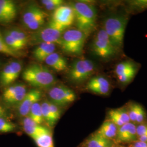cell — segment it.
<instances>
[{
  "label": "cell",
  "instance_id": "obj_4",
  "mask_svg": "<svg viewBox=\"0 0 147 147\" xmlns=\"http://www.w3.org/2000/svg\"><path fill=\"white\" fill-rule=\"evenodd\" d=\"M65 30V28L51 20L33 33L29 42L33 45H38L42 42L58 43L59 44L61 37Z\"/></svg>",
  "mask_w": 147,
  "mask_h": 147
},
{
  "label": "cell",
  "instance_id": "obj_17",
  "mask_svg": "<svg viewBox=\"0 0 147 147\" xmlns=\"http://www.w3.org/2000/svg\"><path fill=\"white\" fill-rule=\"evenodd\" d=\"M56 44L50 42H42L37 45L34 49L33 55L39 62H44L51 54L55 52Z\"/></svg>",
  "mask_w": 147,
  "mask_h": 147
},
{
  "label": "cell",
  "instance_id": "obj_34",
  "mask_svg": "<svg viewBox=\"0 0 147 147\" xmlns=\"http://www.w3.org/2000/svg\"><path fill=\"white\" fill-rule=\"evenodd\" d=\"M136 132L137 138L140 136H147V123L145 122L136 125Z\"/></svg>",
  "mask_w": 147,
  "mask_h": 147
},
{
  "label": "cell",
  "instance_id": "obj_9",
  "mask_svg": "<svg viewBox=\"0 0 147 147\" xmlns=\"http://www.w3.org/2000/svg\"><path fill=\"white\" fill-rule=\"evenodd\" d=\"M48 95L51 102L58 106L68 105L76 99V95L73 90L62 86L53 87L49 90Z\"/></svg>",
  "mask_w": 147,
  "mask_h": 147
},
{
  "label": "cell",
  "instance_id": "obj_6",
  "mask_svg": "<svg viewBox=\"0 0 147 147\" xmlns=\"http://www.w3.org/2000/svg\"><path fill=\"white\" fill-rule=\"evenodd\" d=\"M117 50L104 30L97 33L92 44V51L95 55L101 58H110L116 55Z\"/></svg>",
  "mask_w": 147,
  "mask_h": 147
},
{
  "label": "cell",
  "instance_id": "obj_27",
  "mask_svg": "<svg viewBox=\"0 0 147 147\" xmlns=\"http://www.w3.org/2000/svg\"><path fill=\"white\" fill-rule=\"evenodd\" d=\"M34 140L38 147H54L53 137L50 131L37 137Z\"/></svg>",
  "mask_w": 147,
  "mask_h": 147
},
{
  "label": "cell",
  "instance_id": "obj_1",
  "mask_svg": "<svg viewBox=\"0 0 147 147\" xmlns=\"http://www.w3.org/2000/svg\"><path fill=\"white\" fill-rule=\"evenodd\" d=\"M22 77L27 83L38 88H49L56 82L55 77L50 70L38 64L27 67L23 71Z\"/></svg>",
  "mask_w": 147,
  "mask_h": 147
},
{
  "label": "cell",
  "instance_id": "obj_13",
  "mask_svg": "<svg viewBox=\"0 0 147 147\" xmlns=\"http://www.w3.org/2000/svg\"><path fill=\"white\" fill-rule=\"evenodd\" d=\"M137 141L136 124L129 122L118 127L115 142L119 143H134Z\"/></svg>",
  "mask_w": 147,
  "mask_h": 147
},
{
  "label": "cell",
  "instance_id": "obj_39",
  "mask_svg": "<svg viewBox=\"0 0 147 147\" xmlns=\"http://www.w3.org/2000/svg\"><path fill=\"white\" fill-rule=\"evenodd\" d=\"M129 147H130V146H129Z\"/></svg>",
  "mask_w": 147,
  "mask_h": 147
},
{
  "label": "cell",
  "instance_id": "obj_14",
  "mask_svg": "<svg viewBox=\"0 0 147 147\" xmlns=\"http://www.w3.org/2000/svg\"><path fill=\"white\" fill-rule=\"evenodd\" d=\"M17 16V7L11 0H0V24H8Z\"/></svg>",
  "mask_w": 147,
  "mask_h": 147
},
{
  "label": "cell",
  "instance_id": "obj_24",
  "mask_svg": "<svg viewBox=\"0 0 147 147\" xmlns=\"http://www.w3.org/2000/svg\"><path fill=\"white\" fill-rule=\"evenodd\" d=\"M26 91V87L24 84H18L13 85H10L6 87V88L5 89L3 93V100L5 102L11 97L20 93Z\"/></svg>",
  "mask_w": 147,
  "mask_h": 147
},
{
  "label": "cell",
  "instance_id": "obj_22",
  "mask_svg": "<svg viewBox=\"0 0 147 147\" xmlns=\"http://www.w3.org/2000/svg\"><path fill=\"white\" fill-rule=\"evenodd\" d=\"M115 143L95 132L86 140L84 147H111Z\"/></svg>",
  "mask_w": 147,
  "mask_h": 147
},
{
  "label": "cell",
  "instance_id": "obj_10",
  "mask_svg": "<svg viewBox=\"0 0 147 147\" xmlns=\"http://www.w3.org/2000/svg\"><path fill=\"white\" fill-rule=\"evenodd\" d=\"M22 71V65L19 61H11L7 64L0 74V84L8 87L15 82Z\"/></svg>",
  "mask_w": 147,
  "mask_h": 147
},
{
  "label": "cell",
  "instance_id": "obj_15",
  "mask_svg": "<svg viewBox=\"0 0 147 147\" xmlns=\"http://www.w3.org/2000/svg\"><path fill=\"white\" fill-rule=\"evenodd\" d=\"M87 89L95 94L106 95L110 90V84L103 76H95L89 80L87 84Z\"/></svg>",
  "mask_w": 147,
  "mask_h": 147
},
{
  "label": "cell",
  "instance_id": "obj_38",
  "mask_svg": "<svg viewBox=\"0 0 147 147\" xmlns=\"http://www.w3.org/2000/svg\"><path fill=\"white\" fill-rule=\"evenodd\" d=\"M111 147H121V146L120 145H118V144H117L116 143H114V144Z\"/></svg>",
  "mask_w": 147,
  "mask_h": 147
},
{
  "label": "cell",
  "instance_id": "obj_31",
  "mask_svg": "<svg viewBox=\"0 0 147 147\" xmlns=\"http://www.w3.org/2000/svg\"><path fill=\"white\" fill-rule=\"evenodd\" d=\"M16 129L15 124L7 121L5 118H0V132H11L14 131Z\"/></svg>",
  "mask_w": 147,
  "mask_h": 147
},
{
  "label": "cell",
  "instance_id": "obj_32",
  "mask_svg": "<svg viewBox=\"0 0 147 147\" xmlns=\"http://www.w3.org/2000/svg\"><path fill=\"white\" fill-rule=\"evenodd\" d=\"M41 2L49 11H55L63 3L62 0H43Z\"/></svg>",
  "mask_w": 147,
  "mask_h": 147
},
{
  "label": "cell",
  "instance_id": "obj_12",
  "mask_svg": "<svg viewBox=\"0 0 147 147\" xmlns=\"http://www.w3.org/2000/svg\"><path fill=\"white\" fill-rule=\"evenodd\" d=\"M42 96V93L38 89H32L27 92L23 100L17 105L18 114L23 117L28 116L32 106L39 102Z\"/></svg>",
  "mask_w": 147,
  "mask_h": 147
},
{
  "label": "cell",
  "instance_id": "obj_2",
  "mask_svg": "<svg viewBox=\"0 0 147 147\" xmlns=\"http://www.w3.org/2000/svg\"><path fill=\"white\" fill-rule=\"evenodd\" d=\"M78 29L87 34L94 28L96 11L93 5L84 2H76L72 6Z\"/></svg>",
  "mask_w": 147,
  "mask_h": 147
},
{
  "label": "cell",
  "instance_id": "obj_7",
  "mask_svg": "<svg viewBox=\"0 0 147 147\" xmlns=\"http://www.w3.org/2000/svg\"><path fill=\"white\" fill-rule=\"evenodd\" d=\"M47 14L36 5H29L22 15V22L28 29L36 31L45 25Z\"/></svg>",
  "mask_w": 147,
  "mask_h": 147
},
{
  "label": "cell",
  "instance_id": "obj_33",
  "mask_svg": "<svg viewBox=\"0 0 147 147\" xmlns=\"http://www.w3.org/2000/svg\"><path fill=\"white\" fill-rule=\"evenodd\" d=\"M49 107H50L51 115L53 116V119L55 123L56 124V123L60 118L61 114V111L59 108L58 106L55 104L51 101H49Z\"/></svg>",
  "mask_w": 147,
  "mask_h": 147
},
{
  "label": "cell",
  "instance_id": "obj_21",
  "mask_svg": "<svg viewBox=\"0 0 147 147\" xmlns=\"http://www.w3.org/2000/svg\"><path fill=\"white\" fill-rule=\"evenodd\" d=\"M118 127L109 120L105 121L96 132L106 138L111 140L115 142Z\"/></svg>",
  "mask_w": 147,
  "mask_h": 147
},
{
  "label": "cell",
  "instance_id": "obj_11",
  "mask_svg": "<svg viewBox=\"0 0 147 147\" xmlns=\"http://www.w3.org/2000/svg\"><path fill=\"white\" fill-rule=\"evenodd\" d=\"M51 20L65 28L70 26L75 21L73 8L70 5H61L53 11Z\"/></svg>",
  "mask_w": 147,
  "mask_h": 147
},
{
  "label": "cell",
  "instance_id": "obj_30",
  "mask_svg": "<svg viewBox=\"0 0 147 147\" xmlns=\"http://www.w3.org/2000/svg\"><path fill=\"white\" fill-rule=\"evenodd\" d=\"M0 53H3L5 55L10 56L14 57H18L19 56V53L12 50L9 47H8L3 39V37L2 34L0 32Z\"/></svg>",
  "mask_w": 147,
  "mask_h": 147
},
{
  "label": "cell",
  "instance_id": "obj_23",
  "mask_svg": "<svg viewBox=\"0 0 147 147\" xmlns=\"http://www.w3.org/2000/svg\"><path fill=\"white\" fill-rule=\"evenodd\" d=\"M115 72L118 78L128 74L136 73L137 67L131 61H124L117 65Z\"/></svg>",
  "mask_w": 147,
  "mask_h": 147
},
{
  "label": "cell",
  "instance_id": "obj_35",
  "mask_svg": "<svg viewBox=\"0 0 147 147\" xmlns=\"http://www.w3.org/2000/svg\"><path fill=\"white\" fill-rule=\"evenodd\" d=\"M130 146L131 147H147V143L136 141V142L132 143Z\"/></svg>",
  "mask_w": 147,
  "mask_h": 147
},
{
  "label": "cell",
  "instance_id": "obj_5",
  "mask_svg": "<svg viewBox=\"0 0 147 147\" xmlns=\"http://www.w3.org/2000/svg\"><path fill=\"white\" fill-rule=\"evenodd\" d=\"M86 34L79 29L65 30L59 42L65 53L80 55L82 53Z\"/></svg>",
  "mask_w": 147,
  "mask_h": 147
},
{
  "label": "cell",
  "instance_id": "obj_37",
  "mask_svg": "<svg viewBox=\"0 0 147 147\" xmlns=\"http://www.w3.org/2000/svg\"><path fill=\"white\" fill-rule=\"evenodd\" d=\"M137 141L144 142V143H147V136H144L138 137L137 138Z\"/></svg>",
  "mask_w": 147,
  "mask_h": 147
},
{
  "label": "cell",
  "instance_id": "obj_19",
  "mask_svg": "<svg viewBox=\"0 0 147 147\" xmlns=\"http://www.w3.org/2000/svg\"><path fill=\"white\" fill-rule=\"evenodd\" d=\"M118 127L130 122L127 109L121 107L111 110L109 112V119Z\"/></svg>",
  "mask_w": 147,
  "mask_h": 147
},
{
  "label": "cell",
  "instance_id": "obj_29",
  "mask_svg": "<svg viewBox=\"0 0 147 147\" xmlns=\"http://www.w3.org/2000/svg\"><path fill=\"white\" fill-rule=\"evenodd\" d=\"M2 36L6 45L12 50L19 53L20 50L23 49V47L11 36L6 30L4 31Z\"/></svg>",
  "mask_w": 147,
  "mask_h": 147
},
{
  "label": "cell",
  "instance_id": "obj_8",
  "mask_svg": "<svg viewBox=\"0 0 147 147\" xmlns=\"http://www.w3.org/2000/svg\"><path fill=\"white\" fill-rule=\"evenodd\" d=\"M94 69L92 61L86 59L78 60L73 63L70 70L69 78L74 82H82L92 75Z\"/></svg>",
  "mask_w": 147,
  "mask_h": 147
},
{
  "label": "cell",
  "instance_id": "obj_20",
  "mask_svg": "<svg viewBox=\"0 0 147 147\" xmlns=\"http://www.w3.org/2000/svg\"><path fill=\"white\" fill-rule=\"evenodd\" d=\"M47 65L57 71H62L67 68V62L61 55L57 53L51 54L44 61Z\"/></svg>",
  "mask_w": 147,
  "mask_h": 147
},
{
  "label": "cell",
  "instance_id": "obj_16",
  "mask_svg": "<svg viewBox=\"0 0 147 147\" xmlns=\"http://www.w3.org/2000/svg\"><path fill=\"white\" fill-rule=\"evenodd\" d=\"M22 125L25 132L33 140L43 134L50 131L47 127L38 124L28 116L23 119Z\"/></svg>",
  "mask_w": 147,
  "mask_h": 147
},
{
  "label": "cell",
  "instance_id": "obj_36",
  "mask_svg": "<svg viewBox=\"0 0 147 147\" xmlns=\"http://www.w3.org/2000/svg\"><path fill=\"white\" fill-rule=\"evenodd\" d=\"M7 116V110L5 106L0 102V118H5Z\"/></svg>",
  "mask_w": 147,
  "mask_h": 147
},
{
  "label": "cell",
  "instance_id": "obj_18",
  "mask_svg": "<svg viewBox=\"0 0 147 147\" xmlns=\"http://www.w3.org/2000/svg\"><path fill=\"white\" fill-rule=\"evenodd\" d=\"M130 122L135 124H141L145 123L146 113L141 105L133 103L127 109Z\"/></svg>",
  "mask_w": 147,
  "mask_h": 147
},
{
  "label": "cell",
  "instance_id": "obj_26",
  "mask_svg": "<svg viewBox=\"0 0 147 147\" xmlns=\"http://www.w3.org/2000/svg\"><path fill=\"white\" fill-rule=\"evenodd\" d=\"M28 117L38 124L40 125L42 123L44 119L42 117L41 104L39 102H36L32 106Z\"/></svg>",
  "mask_w": 147,
  "mask_h": 147
},
{
  "label": "cell",
  "instance_id": "obj_3",
  "mask_svg": "<svg viewBox=\"0 0 147 147\" xmlns=\"http://www.w3.org/2000/svg\"><path fill=\"white\" fill-rule=\"evenodd\" d=\"M127 21L126 17L121 15L109 17L105 21L104 31L117 50L123 47Z\"/></svg>",
  "mask_w": 147,
  "mask_h": 147
},
{
  "label": "cell",
  "instance_id": "obj_28",
  "mask_svg": "<svg viewBox=\"0 0 147 147\" xmlns=\"http://www.w3.org/2000/svg\"><path fill=\"white\" fill-rule=\"evenodd\" d=\"M41 107L44 121H45L49 126L55 125V123L53 119V116L49 107V101L45 100L42 102V104H41Z\"/></svg>",
  "mask_w": 147,
  "mask_h": 147
},
{
  "label": "cell",
  "instance_id": "obj_25",
  "mask_svg": "<svg viewBox=\"0 0 147 147\" xmlns=\"http://www.w3.org/2000/svg\"><path fill=\"white\" fill-rule=\"evenodd\" d=\"M6 31L23 47V49L26 46L28 42H29L28 37L24 32L20 30L12 28Z\"/></svg>",
  "mask_w": 147,
  "mask_h": 147
}]
</instances>
